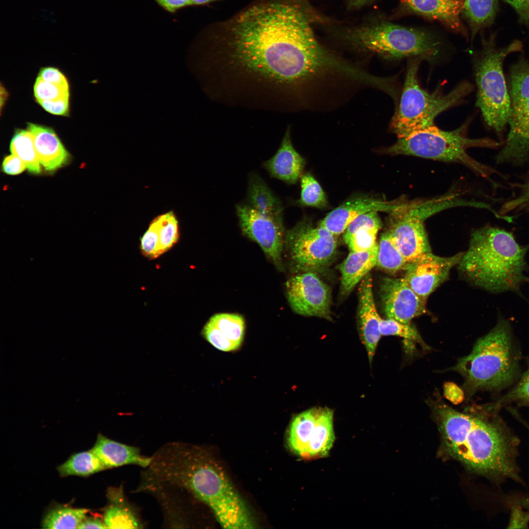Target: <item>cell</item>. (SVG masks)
Here are the masks:
<instances>
[{
	"label": "cell",
	"instance_id": "f1b7e54d",
	"mask_svg": "<svg viewBox=\"0 0 529 529\" xmlns=\"http://www.w3.org/2000/svg\"><path fill=\"white\" fill-rule=\"evenodd\" d=\"M105 469L103 463L91 450L73 454L57 468L62 477L88 476Z\"/></svg>",
	"mask_w": 529,
	"mask_h": 529
},
{
	"label": "cell",
	"instance_id": "1f68e13d",
	"mask_svg": "<svg viewBox=\"0 0 529 529\" xmlns=\"http://www.w3.org/2000/svg\"><path fill=\"white\" fill-rule=\"evenodd\" d=\"M408 261L397 247L390 233L383 234L378 248L377 265L391 273L404 269Z\"/></svg>",
	"mask_w": 529,
	"mask_h": 529
},
{
	"label": "cell",
	"instance_id": "ac0fdd59",
	"mask_svg": "<svg viewBox=\"0 0 529 529\" xmlns=\"http://www.w3.org/2000/svg\"><path fill=\"white\" fill-rule=\"evenodd\" d=\"M379 316L375 304L370 274L361 281L359 288L358 323L361 338L371 363L381 337Z\"/></svg>",
	"mask_w": 529,
	"mask_h": 529
},
{
	"label": "cell",
	"instance_id": "30bf717a",
	"mask_svg": "<svg viewBox=\"0 0 529 529\" xmlns=\"http://www.w3.org/2000/svg\"><path fill=\"white\" fill-rule=\"evenodd\" d=\"M285 243L293 264L303 272L325 269L337 252L336 236L307 218L286 232Z\"/></svg>",
	"mask_w": 529,
	"mask_h": 529
},
{
	"label": "cell",
	"instance_id": "d590c367",
	"mask_svg": "<svg viewBox=\"0 0 529 529\" xmlns=\"http://www.w3.org/2000/svg\"><path fill=\"white\" fill-rule=\"evenodd\" d=\"M221 333L238 348L241 344L244 337L245 322L243 317L236 313H220L214 314L209 319Z\"/></svg>",
	"mask_w": 529,
	"mask_h": 529
},
{
	"label": "cell",
	"instance_id": "484cf974",
	"mask_svg": "<svg viewBox=\"0 0 529 529\" xmlns=\"http://www.w3.org/2000/svg\"><path fill=\"white\" fill-rule=\"evenodd\" d=\"M246 204L259 213L283 222V207L281 201L262 177L255 172L249 176Z\"/></svg>",
	"mask_w": 529,
	"mask_h": 529
},
{
	"label": "cell",
	"instance_id": "c3c4849f",
	"mask_svg": "<svg viewBox=\"0 0 529 529\" xmlns=\"http://www.w3.org/2000/svg\"><path fill=\"white\" fill-rule=\"evenodd\" d=\"M517 13L522 24L529 27V0H505Z\"/></svg>",
	"mask_w": 529,
	"mask_h": 529
},
{
	"label": "cell",
	"instance_id": "d4e9b609",
	"mask_svg": "<svg viewBox=\"0 0 529 529\" xmlns=\"http://www.w3.org/2000/svg\"><path fill=\"white\" fill-rule=\"evenodd\" d=\"M379 244L362 251H350L339 266L341 273V290L348 295L356 285L377 265Z\"/></svg>",
	"mask_w": 529,
	"mask_h": 529
},
{
	"label": "cell",
	"instance_id": "e0dca14e",
	"mask_svg": "<svg viewBox=\"0 0 529 529\" xmlns=\"http://www.w3.org/2000/svg\"><path fill=\"white\" fill-rule=\"evenodd\" d=\"M400 204L360 196L353 198L334 209L319 224L335 236L344 233L357 217L371 212H388L397 209Z\"/></svg>",
	"mask_w": 529,
	"mask_h": 529
},
{
	"label": "cell",
	"instance_id": "52a82bcc",
	"mask_svg": "<svg viewBox=\"0 0 529 529\" xmlns=\"http://www.w3.org/2000/svg\"><path fill=\"white\" fill-rule=\"evenodd\" d=\"M466 125L449 131L433 125L407 137L398 138L394 144L384 151L392 155H410L458 163L487 177L494 173V170L474 160L468 154L467 150L476 147L494 148L499 143L488 138L467 137Z\"/></svg>",
	"mask_w": 529,
	"mask_h": 529
},
{
	"label": "cell",
	"instance_id": "9c48e42d",
	"mask_svg": "<svg viewBox=\"0 0 529 529\" xmlns=\"http://www.w3.org/2000/svg\"><path fill=\"white\" fill-rule=\"evenodd\" d=\"M521 48V43L517 40L502 48H497L493 42H489L486 43L475 61L477 105L485 122L498 133L505 129L511 112V100L503 73V62L507 55Z\"/></svg>",
	"mask_w": 529,
	"mask_h": 529
},
{
	"label": "cell",
	"instance_id": "8fae6325",
	"mask_svg": "<svg viewBox=\"0 0 529 529\" xmlns=\"http://www.w3.org/2000/svg\"><path fill=\"white\" fill-rule=\"evenodd\" d=\"M434 214L428 201L400 204L390 212L387 231L408 262L431 252L424 222Z\"/></svg>",
	"mask_w": 529,
	"mask_h": 529
},
{
	"label": "cell",
	"instance_id": "9a60e30c",
	"mask_svg": "<svg viewBox=\"0 0 529 529\" xmlns=\"http://www.w3.org/2000/svg\"><path fill=\"white\" fill-rule=\"evenodd\" d=\"M384 312L388 318L410 324L426 312L427 300L419 296L404 278H386L380 287Z\"/></svg>",
	"mask_w": 529,
	"mask_h": 529
},
{
	"label": "cell",
	"instance_id": "74e56055",
	"mask_svg": "<svg viewBox=\"0 0 529 529\" xmlns=\"http://www.w3.org/2000/svg\"><path fill=\"white\" fill-rule=\"evenodd\" d=\"M512 402L529 406V361L528 367L517 384L508 393L487 408L498 411L503 406Z\"/></svg>",
	"mask_w": 529,
	"mask_h": 529
},
{
	"label": "cell",
	"instance_id": "681fc988",
	"mask_svg": "<svg viewBox=\"0 0 529 529\" xmlns=\"http://www.w3.org/2000/svg\"><path fill=\"white\" fill-rule=\"evenodd\" d=\"M443 389L445 397L453 404H459L463 400V391L455 384L447 383L444 385Z\"/></svg>",
	"mask_w": 529,
	"mask_h": 529
},
{
	"label": "cell",
	"instance_id": "f35d334b",
	"mask_svg": "<svg viewBox=\"0 0 529 529\" xmlns=\"http://www.w3.org/2000/svg\"><path fill=\"white\" fill-rule=\"evenodd\" d=\"M380 330L382 336H396L408 341L420 343L425 346L417 330L410 324H407L391 318L380 320Z\"/></svg>",
	"mask_w": 529,
	"mask_h": 529
},
{
	"label": "cell",
	"instance_id": "ab89813d",
	"mask_svg": "<svg viewBox=\"0 0 529 529\" xmlns=\"http://www.w3.org/2000/svg\"><path fill=\"white\" fill-rule=\"evenodd\" d=\"M140 248L142 254L147 259L159 257V224L157 216L150 221L141 237Z\"/></svg>",
	"mask_w": 529,
	"mask_h": 529
},
{
	"label": "cell",
	"instance_id": "f5cc1de1",
	"mask_svg": "<svg viewBox=\"0 0 529 529\" xmlns=\"http://www.w3.org/2000/svg\"><path fill=\"white\" fill-rule=\"evenodd\" d=\"M349 7L352 9L361 8L368 4L371 0H345Z\"/></svg>",
	"mask_w": 529,
	"mask_h": 529
},
{
	"label": "cell",
	"instance_id": "277c9868",
	"mask_svg": "<svg viewBox=\"0 0 529 529\" xmlns=\"http://www.w3.org/2000/svg\"><path fill=\"white\" fill-rule=\"evenodd\" d=\"M529 248L520 245L510 232L485 226L472 233L458 268L474 285L489 291L517 290L526 279Z\"/></svg>",
	"mask_w": 529,
	"mask_h": 529
},
{
	"label": "cell",
	"instance_id": "603a6c76",
	"mask_svg": "<svg viewBox=\"0 0 529 529\" xmlns=\"http://www.w3.org/2000/svg\"><path fill=\"white\" fill-rule=\"evenodd\" d=\"M108 495L110 502L103 518L107 529L144 528L137 510L125 497L122 485L109 489Z\"/></svg>",
	"mask_w": 529,
	"mask_h": 529
},
{
	"label": "cell",
	"instance_id": "8d00e7d4",
	"mask_svg": "<svg viewBox=\"0 0 529 529\" xmlns=\"http://www.w3.org/2000/svg\"><path fill=\"white\" fill-rule=\"evenodd\" d=\"M301 194L298 203L301 205L324 208L328 201L322 188L310 173L301 177Z\"/></svg>",
	"mask_w": 529,
	"mask_h": 529
},
{
	"label": "cell",
	"instance_id": "4dcf8cb0",
	"mask_svg": "<svg viewBox=\"0 0 529 529\" xmlns=\"http://www.w3.org/2000/svg\"><path fill=\"white\" fill-rule=\"evenodd\" d=\"M498 0H465L462 12L469 21L473 34L490 24L494 19Z\"/></svg>",
	"mask_w": 529,
	"mask_h": 529
},
{
	"label": "cell",
	"instance_id": "44dd1931",
	"mask_svg": "<svg viewBox=\"0 0 529 529\" xmlns=\"http://www.w3.org/2000/svg\"><path fill=\"white\" fill-rule=\"evenodd\" d=\"M92 451L98 457L106 469L128 464L146 468L151 457L142 455L136 447L128 445L98 434Z\"/></svg>",
	"mask_w": 529,
	"mask_h": 529
},
{
	"label": "cell",
	"instance_id": "60d3db41",
	"mask_svg": "<svg viewBox=\"0 0 529 529\" xmlns=\"http://www.w3.org/2000/svg\"><path fill=\"white\" fill-rule=\"evenodd\" d=\"M34 92L37 101L54 100L69 96V88L44 81L39 77L35 83Z\"/></svg>",
	"mask_w": 529,
	"mask_h": 529
},
{
	"label": "cell",
	"instance_id": "7c38bea8",
	"mask_svg": "<svg viewBox=\"0 0 529 529\" xmlns=\"http://www.w3.org/2000/svg\"><path fill=\"white\" fill-rule=\"evenodd\" d=\"M236 210L242 234L256 242L275 266L282 270L286 233L284 223L259 213L247 204H237Z\"/></svg>",
	"mask_w": 529,
	"mask_h": 529
},
{
	"label": "cell",
	"instance_id": "7a4b0ae2",
	"mask_svg": "<svg viewBox=\"0 0 529 529\" xmlns=\"http://www.w3.org/2000/svg\"><path fill=\"white\" fill-rule=\"evenodd\" d=\"M145 470L148 481L187 492L212 510L224 529H254L245 502L223 467L205 448L168 443L151 457Z\"/></svg>",
	"mask_w": 529,
	"mask_h": 529
},
{
	"label": "cell",
	"instance_id": "2e32d148",
	"mask_svg": "<svg viewBox=\"0 0 529 529\" xmlns=\"http://www.w3.org/2000/svg\"><path fill=\"white\" fill-rule=\"evenodd\" d=\"M508 123L509 131L496 162L521 166L529 160V99L511 106Z\"/></svg>",
	"mask_w": 529,
	"mask_h": 529
},
{
	"label": "cell",
	"instance_id": "836d02e7",
	"mask_svg": "<svg viewBox=\"0 0 529 529\" xmlns=\"http://www.w3.org/2000/svg\"><path fill=\"white\" fill-rule=\"evenodd\" d=\"M509 94L511 106L529 99V63L525 60H520L511 67Z\"/></svg>",
	"mask_w": 529,
	"mask_h": 529
},
{
	"label": "cell",
	"instance_id": "7dc6e473",
	"mask_svg": "<svg viewBox=\"0 0 529 529\" xmlns=\"http://www.w3.org/2000/svg\"><path fill=\"white\" fill-rule=\"evenodd\" d=\"M529 523V510L519 506L511 509L508 528H527Z\"/></svg>",
	"mask_w": 529,
	"mask_h": 529
},
{
	"label": "cell",
	"instance_id": "7402d4cb",
	"mask_svg": "<svg viewBox=\"0 0 529 529\" xmlns=\"http://www.w3.org/2000/svg\"><path fill=\"white\" fill-rule=\"evenodd\" d=\"M409 11L438 21L454 30L461 28L464 0H401Z\"/></svg>",
	"mask_w": 529,
	"mask_h": 529
},
{
	"label": "cell",
	"instance_id": "4316f807",
	"mask_svg": "<svg viewBox=\"0 0 529 529\" xmlns=\"http://www.w3.org/2000/svg\"><path fill=\"white\" fill-rule=\"evenodd\" d=\"M321 408H313L294 417L287 438L288 444L295 455L304 458Z\"/></svg>",
	"mask_w": 529,
	"mask_h": 529
},
{
	"label": "cell",
	"instance_id": "5bb4252c",
	"mask_svg": "<svg viewBox=\"0 0 529 529\" xmlns=\"http://www.w3.org/2000/svg\"><path fill=\"white\" fill-rule=\"evenodd\" d=\"M463 254L442 257L431 252L408 262L404 278L421 297L428 296L447 278L451 268L458 264Z\"/></svg>",
	"mask_w": 529,
	"mask_h": 529
},
{
	"label": "cell",
	"instance_id": "6da1fadb",
	"mask_svg": "<svg viewBox=\"0 0 529 529\" xmlns=\"http://www.w3.org/2000/svg\"><path fill=\"white\" fill-rule=\"evenodd\" d=\"M309 16L301 8L288 3L251 7L230 27L234 57L250 71L287 83L348 74L350 63L318 41Z\"/></svg>",
	"mask_w": 529,
	"mask_h": 529
},
{
	"label": "cell",
	"instance_id": "bcb514c9",
	"mask_svg": "<svg viewBox=\"0 0 529 529\" xmlns=\"http://www.w3.org/2000/svg\"><path fill=\"white\" fill-rule=\"evenodd\" d=\"M26 167L17 156L11 154L4 158L2 169L4 172L9 175H17L23 172Z\"/></svg>",
	"mask_w": 529,
	"mask_h": 529
},
{
	"label": "cell",
	"instance_id": "d6986e66",
	"mask_svg": "<svg viewBox=\"0 0 529 529\" xmlns=\"http://www.w3.org/2000/svg\"><path fill=\"white\" fill-rule=\"evenodd\" d=\"M27 130L32 136L39 162L45 170L53 172L68 163L70 155L52 129L28 123Z\"/></svg>",
	"mask_w": 529,
	"mask_h": 529
},
{
	"label": "cell",
	"instance_id": "5b68a950",
	"mask_svg": "<svg viewBox=\"0 0 529 529\" xmlns=\"http://www.w3.org/2000/svg\"><path fill=\"white\" fill-rule=\"evenodd\" d=\"M518 365L510 326L501 318L452 369L463 377L470 395L480 390H498L507 386L515 379Z\"/></svg>",
	"mask_w": 529,
	"mask_h": 529
},
{
	"label": "cell",
	"instance_id": "ee69618b",
	"mask_svg": "<svg viewBox=\"0 0 529 529\" xmlns=\"http://www.w3.org/2000/svg\"><path fill=\"white\" fill-rule=\"evenodd\" d=\"M69 96L49 100L37 102L47 112L55 115H66L69 111Z\"/></svg>",
	"mask_w": 529,
	"mask_h": 529
},
{
	"label": "cell",
	"instance_id": "d6a6232c",
	"mask_svg": "<svg viewBox=\"0 0 529 529\" xmlns=\"http://www.w3.org/2000/svg\"><path fill=\"white\" fill-rule=\"evenodd\" d=\"M89 511L86 508L62 507L50 511L43 520L45 529H78Z\"/></svg>",
	"mask_w": 529,
	"mask_h": 529
},
{
	"label": "cell",
	"instance_id": "e575fe53",
	"mask_svg": "<svg viewBox=\"0 0 529 529\" xmlns=\"http://www.w3.org/2000/svg\"><path fill=\"white\" fill-rule=\"evenodd\" d=\"M159 224V257L169 250L179 241L180 228L175 213L170 211L157 216Z\"/></svg>",
	"mask_w": 529,
	"mask_h": 529
},
{
	"label": "cell",
	"instance_id": "db71d44e",
	"mask_svg": "<svg viewBox=\"0 0 529 529\" xmlns=\"http://www.w3.org/2000/svg\"><path fill=\"white\" fill-rule=\"evenodd\" d=\"M217 0H191V5H201Z\"/></svg>",
	"mask_w": 529,
	"mask_h": 529
},
{
	"label": "cell",
	"instance_id": "ba28073f",
	"mask_svg": "<svg viewBox=\"0 0 529 529\" xmlns=\"http://www.w3.org/2000/svg\"><path fill=\"white\" fill-rule=\"evenodd\" d=\"M343 36L357 49L390 59L431 60L438 54L440 47L439 41L427 32L385 22L351 28Z\"/></svg>",
	"mask_w": 529,
	"mask_h": 529
},
{
	"label": "cell",
	"instance_id": "7bdbcfd3",
	"mask_svg": "<svg viewBox=\"0 0 529 529\" xmlns=\"http://www.w3.org/2000/svg\"><path fill=\"white\" fill-rule=\"evenodd\" d=\"M202 334L205 339L216 348L224 352L235 350L238 348L221 333L210 320L204 325Z\"/></svg>",
	"mask_w": 529,
	"mask_h": 529
},
{
	"label": "cell",
	"instance_id": "f907efd6",
	"mask_svg": "<svg viewBox=\"0 0 529 529\" xmlns=\"http://www.w3.org/2000/svg\"><path fill=\"white\" fill-rule=\"evenodd\" d=\"M165 9L173 12L183 7L191 5V0H154Z\"/></svg>",
	"mask_w": 529,
	"mask_h": 529
},
{
	"label": "cell",
	"instance_id": "f6af8a7d",
	"mask_svg": "<svg viewBox=\"0 0 529 529\" xmlns=\"http://www.w3.org/2000/svg\"><path fill=\"white\" fill-rule=\"evenodd\" d=\"M38 77L41 79L55 85L69 88V84L65 75L58 69L53 67L42 68Z\"/></svg>",
	"mask_w": 529,
	"mask_h": 529
},
{
	"label": "cell",
	"instance_id": "cb8c5ba5",
	"mask_svg": "<svg viewBox=\"0 0 529 529\" xmlns=\"http://www.w3.org/2000/svg\"><path fill=\"white\" fill-rule=\"evenodd\" d=\"M381 227L377 212L362 215L348 226L344 232V240L351 251L370 250L378 244L376 238Z\"/></svg>",
	"mask_w": 529,
	"mask_h": 529
},
{
	"label": "cell",
	"instance_id": "83f0119b",
	"mask_svg": "<svg viewBox=\"0 0 529 529\" xmlns=\"http://www.w3.org/2000/svg\"><path fill=\"white\" fill-rule=\"evenodd\" d=\"M335 438L333 412L328 408H321L304 458L326 457L333 446Z\"/></svg>",
	"mask_w": 529,
	"mask_h": 529
},
{
	"label": "cell",
	"instance_id": "8992f818",
	"mask_svg": "<svg viewBox=\"0 0 529 529\" xmlns=\"http://www.w3.org/2000/svg\"><path fill=\"white\" fill-rule=\"evenodd\" d=\"M421 60L412 58L408 63L399 105L390 124L398 138L434 125V119L439 114L458 103L473 90L470 83L464 81L446 94L428 93L421 88L417 80Z\"/></svg>",
	"mask_w": 529,
	"mask_h": 529
},
{
	"label": "cell",
	"instance_id": "3957f363",
	"mask_svg": "<svg viewBox=\"0 0 529 529\" xmlns=\"http://www.w3.org/2000/svg\"><path fill=\"white\" fill-rule=\"evenodd\" d=\"M448 452L471 470L495 480L520 481L519 440L497 414L459 412L444 403L435 409Z\"/></svg>",
	"mask_w": 529,
	"mask_h": 529
},
{
	"label": "cell",
	"instance_id": "816d5d0a",
	"mask_svg": "<svg viewBox=\"0 0 529 529\" xmlns=\"http://www.w3.org/2000/svg\"><path fill=\"white\" fill-rule=\"evenodd\" d=\"M107 529L103 521L97 518H85L80 524L78 529Z\"/></svg>",
	"mask_w": 529,
	"mask_h": 529
},
{
	"label": "cell",
	"instance_id": "ffe728a7",
	"mask_svg": "<svg viewBox=\"0 0 529 529\" xmlns=\"http://www.w3.org/2000/svg\"><path fill=\"white\" fill-rule=\"evenodd\" d=\"M305 165V159L293 146L289 129L276 153L263 163L271 177L290 184L301 177Z\"/></svg>",
	"mask_w": 529,
	"mask_h": 529
},
{
	"label": "cell",
	"instance_id": "4fadbf2b",
	"mask_svg": "<svg viewBox=\"0 0 529 529\" xmlns=\"http://www.w3.org/2000/svg\"><path fill=\"white\" fill-rule=\"evenodd\" d=\"M286 291L295 313L331 320V290L314 272H304L289 278L286 282Z\"/></svg>",
	"mask_w": 529,
	"mask_h": 529
},
{
	"label": "cell",
	"instance_id": "b9f144b4",
	"mask_svg": "<svg viewBox=\"0 0 529 529\" xmlns=\"http://www.w3.org/2000/svg\"><path fill=\"white\" fill-rule=\"evenodd\" d=\"M517 196L506 201L501 207L499 214L507 219L511 217L507 215L512 212L519 211L529 208V178L519 187Z\"/></svg>",
	"mask_w": 529,
	"mask_h": 529
},
{
	"label": "cell",
	"instance_id": "f546056e",
	"mask_svg": "<svg viewBox=\"0 0 529 529\" xmlns=\"http://www.w3.org/2000/svg\"><path fill=\"white\" fill-rule=\"evenodd\" d=\"M10 149L12 154L23 161L29 172L35 174L41 172V164L33 139L27 130H19L16 132L11 141Z\"/></svg>",
	"mask_w": 529,
	"mask_h": 529
}]
</instances>
